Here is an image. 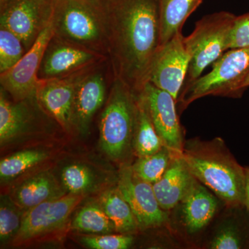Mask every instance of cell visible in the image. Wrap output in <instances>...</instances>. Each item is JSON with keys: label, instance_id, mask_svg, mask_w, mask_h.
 Listing matches in <instances>:
<instances>
[{"label": "cell", "instance_id": "obj_1", "mask_svg": "<svg viewBox=\"0 0 249 249\" xmlns=\"http://www.w3.org/2000/svg\"><path fill=\"white\" fill-rule=\"evenodd\" d=\"M114 78L137 94L160 47V0H106Z\"/></svg>", "mask_w": 249, "mask_h": 249}, {"label": "cell", "instance_id": "obj_2", "mask_svg": "<svg viewBox=\"0 0 249 249\" xmlns=\"http://www.w3.org/2000/svg\"><path fill=\"white\" fill-rule=\"evenodd\" d=\"M182 157L199 182L222 201L224 206H246V170L220 137L185 140Z\"/></svg>", "mask_w": 249, "mask_h": 249}, {"label": "cell", "instance_id": "obj_3", "mask_svg": "<svg viewBox=\"0 0 249 249\" xmlns=\"http://www.w3.org/2000/svg\"><path fill=\"white\" fill-rule=\"evenodd\" d=\"M54 36L102 55L109 53L106 0H53Z\"/></svg>", "mask_w": 249, "mask_h": 249}, {"label": "cell", "instance_id": "obj_4", "mask_svg": "<svg viewBox=\"0 0 249 249\" xmlns=\"http://www.w3.org/2000/svg\"><path fill=\"white\" fill-rule=\"evenodd\" d=\"M249 75V47L229 49L214 62L209 73L184 83L177 101L178 112L205 96L242 97Z\"/></svg>", "mask_w": 249, "mask_h": 249}, {"label": "cell", "instance_id": "obj_5", "mask_svg": "<svg viewBox=\"0 0 249 249\" xmlns=\"http://www.w3.org/2000/svg\"><path fill=\"white\" fill-rule=\"evenodd\" d=\"M137 111V94L122 80L114 78L107 105L100 119V143L106 155L124 160L132 148Z\"/></svg>", "mask_w": 249, "mask_h": 249}, {"label": "cell", "instance_id": "obj_6", "mask_svg": "<svg viewBox=\"0 0 249 249\" xmlns=\"http://www.w3.org/2000/svg\"><path fill=\"white\" fill-rule=\"evenodd\" d=\"M224 206L212 191L196 179L186 196L168 212V227L185 248L200 249Z\"/></svg>", "mask_w": 249, "mask_h": 249}, {"label": "cell", "instance_id": "obj_7", "mask_svg": "<svg viewBox=\"0 0 249 249\" xmlns=\"http://www.w3.org/2000/svg\"><path fill=\"white\" fill-rule=\"evenodd\" d=\"M236 16L221 11L207 15L196 23L193 33L185 37L190 64L185 83L201 76L205 69L229 50V36Z\"/></svg>", "mask_w": 249, "mask_h": 249}, {"label": "cell", "instance_id": "obj_8", "mask_svg": "<svg viewBox=\"0 0 249 249\" xmlns=\"http://www.w3.org/2000/svg\"><path fill=\"white\" fill-rule=\"evenodd\" d=\"M117 188L130 206L141 231L168 227V212L160 207L152 184L137 177L131 164L121 165Z\"/></svg>", "mask_w": 249, "mask_h": 249}, {"label": "cell", "instance_id": "obj_9", "mask_svg": "<svg viewBox=\"0 0 249 249\" xmlns=\"http://www.w3.org/2000/svg\"><path fill=\"white\" fill-rule=\"evenodd\" d=\"M53 12V0H11L0 10V27L18 36L28 52L52 22Z\"/></svg>", "mask_w": 249, "mask_h": 249}, {"label": "cell", "instance_id": "obj_10", "mask_svg": "<svg viewBox=\"0 0 249 249\" xmlns=\"http://www.w3.org/2000/svg\"><path fill=\"white\" fill-rule=\"evenodd\" d=\"M181 31L160 46L152 62L148 81L178 101L188 73L190 55Z\"/></svg>", "mask_w": 249, "mask_h": 249}, {"label": "cell", "instance_id": "obj_11", "mask_svg": "<svg viewBox=\"0 0 249 249\" xmlns=\"http://www.w3.org/2000/svg\"><path fill=\"white\" fill-rule=\"evenodd\" d=\"M54 36L52 20L40 33L24 56L4 73H0L1 89L9 93L16 102L35 96L38 85V72L44 53Z\"/></svg>", "mask_w": 249, "mask_h": 249}, {"label": "cell", "instance_id": "obj_12", "mask_svg": "<svg viewBox=\"0 0 249 249\" xmlns=\"http://www.w3.org/2000/svg\"><path fill=\"white\" fill-rule=\"evenodd\" d=\"M152 124L165 146L182 155L184 129L178 119L177 100L164 90L147 82L141 91Z\"/></svg>", "mask_w": 249, "mask_h": 249}, {"label": "cell", "instance_id": "obj_13", "mask_svg": "<svg viewBox=\"0 0 249 249\" xmlns=\"http://www.w3.org/2000/svg\"><path fill=\"white\" fill-rule=\"evenodd\" d=\"M106 55L53 36L41 62L38 78H62L89 70Z\"/></svg>", "mask_w": 249, "mask_h": 249}, {"label": "cell", "instance_id": "obj_14", "mask_svg": "<svg viewBox=\"0 0 249 249\" xmlns=\"http://www.w3.org/2000/svg\"><path fill=\"white\" fill-rule=\"evenodd\" d=\"M83 199V194L70 193L28 210L15 242H25L62 227Z\"/></svg>", "mask_w": 249, "mask_h": 249}, {"label": "cell", "instance_id": "obj_15", "mask_svg": "<svg viewBox=\"0 0 249 249\" xmlns=\"http://www.w3.org/2000/svg\"><path fill=\"white\" fill-rule=\"evenodd\" d=\"M200 249H249V209L224 206L214 219Z\"/></svg>", "mask_w": 249, "mask_h": 249}, {"label": "cell", "instance_id": "obj_16", "mask_svg": "<svg viewBox=\"0 0 249 249\" xmlns=\"http://www.w3.org/2000/svg\"><path fill=\"white\" fill-rule=\"evenodd\" d=\"M89 70L62 78L39 79L35 95L37 101L66 130H70L73 126V104L77 85Z\"/></svg>", "mask_w": 249, "mask_h": 249}, {"label": "cell", "instance_id": "obj_17", "mask_svg": "<svg viewBox=\"0 0 249 249\" xmlns=\"http://www.w3.org/2000/svg\"><path fill=\"white\" fill-rule=\"evenodd\" d=\"M106 80L98 71L85 72L77 85L73 104V124L85 132L106 98Z\"/></svg>", "mask_w": 249, "mask_h": 249}, {"label": "cell", "instance_id": "obj_18", "mask_svg": "<svg viewBox=\"0 0 249 249\" xmlns=\"http://www.w3.org/2000/svg\"><path fill=\"white\" fill-rule=\"evenodd\" d=\"M196 178L192 175L182 155H177L161 178L152 184L162 209L169 212L191 189Z\"/></svg>", "mask_w": 249, "mask_h": 249}, {"label": "cell", "instance_id": "obj_19", "mask_svg": "<svg viewBox=\"0 0 249 249\" xmlns=\"http://www.w3.org/2000/svg\"><path fill=\"white\" fill-rule=\"evenodd\" d=\"M65 196L56 179L48 172L31 177L15 188L12 201L19 209L28 210L45 201Z\"/></svg>", "mask_w": 249, "mask_h": 249}, {"label": "cell", "instance_id": "obj_20", "mask_svg": "<svg viewBox=\"0 0 249 249\" xmlns=\"http://www.w3.org/2000/svg\"><path fill=\"white\" fill-rule=\"evenodd\" d=\"M165 146L152 124L142 94H137V111L132 148L137 157H145L160 151Z\"/></svg>", "mask_w": 249, "mask_h": 249}, {"label": "cell", "instance_id": "obj_21", "mask_svg": "<svg viewBox=\"0 0 249 249\" xmlns=\"http://www.w3.org/2000/svg\"><path fill=\"white\" fill-rule=\"evenodd\" d=\"M98 204L114 224L116 232L134 234L140 231L138 222L130 206L117 187L103 193L100 196Z\"/></svg>", "mask_w": 249, "mask_h": 249}, {"label": "cell", "instance_id": "obj_22", "mask_svg": "<svg viewBox=\"0 0 249 249\" xmlns=\"http://www.w3.org/2000/svg\"><path fill=\"white\" fill-rule=\"evenodd\" d=\"M203 0H160V46L181 31L188 18Z\"/></svg>", "mask_w": 249, "mask_h": 249}, {"label": "cell", "instance_id": "obj_23", "mask_svg": "<svg viewBox=\"0 0 249 249\" xmlns=\"http://www.w3.org/2000/svg\"><path fill=\"white\" fill-rule=\"evenodd\" d=\"M30 114L22 101L11 103L5 96L4 90L0 93V142L2 146L17 138L27 129Z\"/></svg>", "mask_w": 249, "mask_h": 249}, {"label": "cell", "instance_id": "obj_24", "mask_svg": "<svg viewBox=\"0 0 249 249\" xmlns=\"http://www.w3.org/2000/svg\"><path fill=\"white\" fill-rule=\"evenodd\" d=\"M72 229L93 234L116 231L114 224L99 204H88L78 211L71 223Z\"/></svg>", "mask_w": 249, "mask_h": 249}, {"label": "cell", "instance_id": "obj_25", "mask_svg": "<svg viewBox=\"0 0 249 249\" xmlns=\"http://www.w3.org/2000/svg\"><path fill=\"white\" fill-rule=\"evenodd\" d=\"M175 155L168 147L163 146L155 154L138 157L131 166L137 177L153 184L161 178Z\"/></svg>", "mask_w": 249, "mask_h": 249}, {"label": "cell", "instance_id": "obj_26", "mask_svg": "<svg viewBox=\"0 0 249 249\" xmlns=\"http://www.w3.org/2000/svg\"><path fill=\"white\" fill-rule=\"evenodd\" d=\"M48 155L41 150H24L6 157L0 162L1 179H11L47 160Z\"/></svg>", "mask_w": 249, "mask_h": 249}, {"label": "cell", "instance_id": "obj_27", "mask_svg": "<svg viewBox=\"0 0 249 249\" xmlns=\"http://www.w3.org/2000/svg\"><path fill=\"white\" fill-rule=\"evenodd\" d=\"M25 48L18 36L0 27V73H4L24 56Z\"/></svg>", "mask_w": 249, "mask_h": 249}, {"label": "cell", "instance_id": "obj_28", "mask_svg": "<svg viewBox=\"0 0 249 249\" xmlns=\"http://www.w3.org/2000/svg\"><path fill=\"white\" fill-rule=\"evenodd\" d=\"M64 186L72 194H83L91 189L94 177L89 168L80 164L67 165L61 174Z\"/></svg>", "mask_w": 249, "mask_h": 249}, {"label": "cell", "instance_id": "obj_29", "mask_svg": "<svg viewBox=\"0 0 249 249\" xmlns=\"http://www.w3.org/2000/svg\"><path fill=\"white\" fill-rule=\"evenodd\" d=\"M12 200V199H11ZM15 203H1L0 209V240L1 242L11 240L18 235L22 224L18 206H14Z\"/></svg>", "mask_w": 249, "mask_h": 249}, {"label": "cell", "instance_id": "obj_30", "mask_svg": "<svg viewBox=\"0 0 249 249\" xmlns=\"http://www.w3.org/2000/svg\"><path fill=\"white\" fill-rule=\"evenodd\" d=\"M133 234L86 236L82 237V243L92 249H127L134 242Z\"/></svg>", "mask_w": 249, "mask_h": 249}, {"label": "cell", "instance_id": "obj_31", "mask_svg": "<svg viewBox=\"0 0 249 249\" xmlns=\"http://www.w3.org/2000/svg\"><path fill=\"white\" fill-rule=\"evenodd\" d=\"M249 47V13L236 16L230 36L229 49Z\"/></svg>", "mask_w": 249, "mask_h": 249}, {"label": "cell", "instance_id": "obj_32", "mask_svg": "<svg viewBox=\"0 0 249 249\" xmlns=\"http://www.w3.org/2000/svg\"><path fill=\"white\" fill-rule=\"evenodd\" d=\"M246 170V206L249 209V165L245 166Z\"/></svg>", "mask_w": 249, "mask_h": 249}, {"label": "cell", "instance_id": "obj_33", "mask_svg": "<svg viewBox=\"0 0 249 249\" xmlns=\"http://www.w3.org/2000/svg\"><path fill=\"white\" fill-rule=\"evenodd\" d=\"M10 1L11 0H0V10L4 9L5 6L9 4Z\"/></svg>", "mask_w": 249, "mask_h": 249}, {"label": "cell", "instance_id": "obj_34", "mask_svg": "<svg viewBox=\"0 0 249 249\" xmlns=\"http://www.w3.org/2000/svg\"><path fill=\"white\" fill-rule=\"evenodd\" d=\"M243 87L245 89H247V88H249V75L248 77H247V79L245 80V83H244Z\"/></svg>", "mask_w": 249, "mask_h": 249}]
</instances>
